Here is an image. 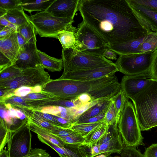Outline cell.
I'll return each instance as SVG.
<instances>
[{"instance_id": "obj_55", "label": "cell", "mask_w": 157, "mask_h": 157, "mask_svg": "<svg viewBox=\"0 0 157 157\" xmlns=\"http://www.w3.org/2000/svg\"><path fill=\"white\" fill-rule=\"evenodd\" d=\"M77 98L82 104H86L94 101L91 95L86 93L81 94Z\"/></svg>"}, {"instance_id": "obj_32", "label": "cell", "mask_w": 157, "mask_h": 157, "mask_svg": "<svg viewBox=\"0 0 157 157\" xmlns=\"http://www.w3.org/2000/svg\"><path fill=\"white\" fill-rule=\"evenodd\" d=\"M82 145L80 144L65 143L62 148L68 157H87L80 149V147Z\"/></svg>"}, {"instance_id": "obj_49", "label": "cell", "mask_w": 157, "mask_h": 157, "mask_svg": "<svg viewBox=\"0 0 157 157\" xmlns=\"http://www.w3.org/2000/svg\"><path fill=\"white\" fill-rule=\"evenodd\" d=\"M15 89H10L0 87V102L2 103L5 101L14 96Z\"/></svg>"}, {"instance_id": "obj_21", "label": "cell", "mask_w": 157, "mask_h": 157, "mask_svg": "<svg viewBox=\"0 0 157 157\" xmlns=\"http://www.w3.org/2000/svg\"><path fill=\"white\" fill-rule=\"evenodd\" d=\"M42 66L51 72L60 71L63 67V60L51 57L40 50H37Z\"/></svg>"}, {"instance_id": "obj_39", "label": "cell", "mask_w": 157, "mask_h": 157, "mask_svg": "<svg viewBox=\"0 0 157 157\" xmlns=\"http://www.w3.org/2000/svg\"><path fill=\"white\" fill-rule=\"evenodd\" d=\"M66 144H85V138L78 133L74 135L61 138Z\"/></svg>"}, {"instance_id": "obj_3", "label": "cell", "mask_w": 157, "mask_h": 157, "mask_svg": "<svg viewBox=\"0 0 157 157\" xmlns=\"http://www.w3.org/2000/svg\"><path fill=\"white\" fill-rule=\"evenodd\" d=\"M132 101L141 130L157 126V80L153 79Z\"/></svg>"}, {"instance_id": "obj_10", "label": "cell", "mask_w": 157, "mask_h": 157, "mask_svg": "<svg viewBox=\"0 0 157 157\" xmlns=\"http://www.w3.org/2000/svg\"><path fill=\"white\" fill-rule=\"evenodd\" d=\"M153 52L121 55L115 63L119 71L126 75L149 73Z\"/></svg>"}, {"instance_id": "obj_61", "label": "cell", "mask_w": 157, "mask_h": 157, "mask_svg": "<svg viewBox=\"0 0 157 157\" xmlns=\"http://www.w3.org/2000/svg\"><path fill=\"white\" fill-rule=\"evenodd\" d=\"M7 11L0 8V17H3L6 13Z\"/></svg>"}, {"instance_id": "obj_7", "label": "cell", "mask_w": 157, "mask_h": 157, "mask_svg": "<svg viewBox=\"0 0 157 157\" xmlns=\"http://www.w3.org/2000/svg\"><path fill=\"white\" fill-rule=\"evenodd\" d=\"M28 118L9 131L7 152L9 157H21L29 154L32 149L31 130Z\"/></svg>"}, {"instance_id": "obj_1", "label": "cell", "mask_w": 157, "mask_h": 157, "mask_svg": "<svg viewBox=\"0 0 157 157\" xmlns=\"http://www.w3.org/2000/svg\"><path fill=\"white\" fill-rule=\"evenodd\" d=\"M78 11L84 22L107 46L140 38L149 32L127 0H80Z\"/></svg>"}, {"instance_id": "obj_4", "label": "cell", "mask_w": 157, "mask_h": 157, "mask_svg": "<svg viewBox=\"0 0 157 157\" xmlns=\"http://www.w3.org/2000/svg\"><path fill=\"white\" fill-rule=\"evenodd\" d=\"M62 57L63 73L104 67L114 63L102 56L87 54L74 48H63Z\"/></svg>"}, {"instance_id": "obj_28", "label": "cell", "mask_w": 157, "mask_h": 157, "mask_svg": "<svg viewBox=\"0 0 157 157\" xmlns=\"http://www.w3.org/2000/svg\"><path fill=\"white\" fill-rule=\"evenodd\" d=\"M17 32L23 36L28 43H36V33L33 25L29 21L18 27Z\"/></svg>"}, {"instance_id": "obj_6", "label": "cell", "mask_w": 157, "mask_h": 157, "mask_svg": "<svg viewBox=\"0 0 157 157\" xmlns=\"http://www.w3.org/2000/svg\"><path fill=\"white\" fill-rule=\"evenodd\" d=\"M28 19L41 37L57 39L58 34L66 30L74 21L73 19L54 17L45 11L29 16Z\"/></svg>"}, {"instance_id": "obj_62", "label": "cell", "mask_w": 157, "mask_h": 157, "mask_svg": "<svg viewBox=\"0 0 157 157\" xmlns=\"http://www.w3.org/2000/svg\"><path fill=\"white\" fill-rule=\"evenodd\" d=\"M107 157H121V156H119L118 155H116L115 156H111L110 155Z\"/></svg>"}, {"instance_id": "obj_20", "label": "cell", "mask_w": 157, "mask_h": 157, "mask_svg": "<svg viewBox=\"0 0 157 157\" xmlns=\"http://www.w3.org/2000/svg\"><path fill=\"white\" fill-rule=\"evenodd\" d=\"M22 98L33 109L46 102L59 99L51 94L43 91L40 93H31Z\"/></svg>"}, {"instance_id": "obj_9", "label": "cell", "mask_w": 157, "mask_h": 157, "mask_svg": "<svg viewBox=\"0 0 157 157\" xmlns=\"http://www.w3.org/2000/svg\"><path fill=\"white\" fill-rule=\"evenodd\" d=\"M50 76L41 66L22 70L21 72L13 78L0 81V87L16 89L22 86H42L50 80Z\"/></svg>"}, {"instance_id": "obj_31", "label": "cell", "mask_w": 157, "mask_h": 157, "mask_svg": "<svg viewBox=\"0 0 157 157\" xmlns=\"http://www.w3.org/2000/svg\"><path fill=\"white\" fill-rule=\"evenodd\" d=\"M103 122L74 124L71 128L85 138Z\"/></svg>"}, {"instance_id": "obj_23", "label": "cell", "mask_w": 157, "mask_h": 157, "mask_svg": "<svg viewBox=\"0 0 157 157\" xmlns=\"http://www.w3.org/2000/svg\"><path fill=\"white\" fill-rule=\"evenodd\" d=\"M55 0H21V6L29 13L34 11H46Z\"/></svg>"}, {"instance_id": "obj_33", "label": "cell", "mask_w": 157, "mask_h": 157, "mask_svg": "<svg viewBox=\"0 0 157 157\" xmlns=\"http://www.w3.org/2000/svg\"><path fill=\"white\" fill-rule=\"evenodd\" d=\"M22 70L15 64L7 67L0 72V81L11 79L20 74Z\"/></svg>"}, {"instance_id": "obj_41", "label": "cell", "mask_w": 157, "mask_h": 157, "mask_svg": "<svg viewBox=\"0 0 157 157\" xmlns=\"http://www.w3.org/2000/svg\"><path fill=\"white\" fill-rule=\"evenodd\" d=\"M33 109L37 110L44 113L55 116H57L60 113L59 106L48 105L39 107Z\"/></svg>"}, {"instance_id": "obj_37", "label": "cell", "mask_w": 157, "mask_h": 157, "mask_svg": "<svg viewBox=\"0 0 157 157\" xmlns=\"http://www.w3.org/2000/svg\"><path fill=\"white\" fill-rule=\"evenodd\" d=\"M21 0H0V8L8 11L21 8Z\"/></svg>"}, {"instance_id": "obj_15", "label": "cell", "mask_w": 157, "mask_h": 157, "mask_svg": "<svg viewBox=\"0 0 157 157\" xmlns=\"http://www.w3.org/2000/svg\"><path fill=\"white\" fill-rule=\"evenodd\" d=\"M80 0H55L45 11L59 18L73 19L78 10Z\"/></svg>"}, {"instance_id": "obj_36", "label": "cell", "mask_w": 157, "mask_h": 157, "mask_svg": "<svg viewBox=\"0 0 157 157\" xmlns=\"http://www.w3.org/2000/svg\"><path fill=\"white\" fill-rule=\"evenodd\" d=\"M50 131L60 138L78 133L71 128H65L56 126H55Z\"/></svg>"}, {"instance_id": "obj_44", "label": "cell", "mask_w": 157, "mask_h": 157, "mask_svg": "<svg viewBox=\"0 0 157 157\" xmlns=\"http://www.w3.org/2000/svg\"><path fill=\"white\" fill-rule=\"evenodd\" d=\"M103 100H95L91 102L83 104L78 108H76V111L75 113L74 118L75 122L84 113L90 108L98 102Z\"/></svg>"}, {"instance_id": "obj_47", "label": "cell", "mask_w": 157, "mask_h": 157, "mask_svg": "<svg viewBox=\"0 0 157 157\" xmlns=\"http://www.w3.org/2000/svg\"><path fill=\"white\" fill-rule=\"evenodd\" d=\"M34 87L21 86L14 90L13 91L14 95L21 97H25L29 94L34 93Z\"/></svg>"}, {"instance_id": "obj_35", "label": "cell", "mask_w": 157, "mask_h": 157, "mask_svg": "<svg viewBox=\"0 0 157 157\" xmlns=\"http://www.w3.org/2000/svg\"><path fill=\"white\" fill-rule=\"evenodd\" d=\"M0 151L4 149L5 145L7 143L8 133L10 129H8L7 126L3 120L0 119Z\"/></svg>"}, {"instance_id": "obj_52", "label": "cell", "mask_w": 157, "mask_h": 157, "mask_svg": "<svg viewBox=\"0 0 157 157\" xmlns=\"http://www.w3.org/2000/svg\"><path fill=\"white\" fill-rule=\"evenodd\" d=\"M13 65L14 64L10 59L0 52V72Z\"/></svg>"}, {"instance_id": "obj_18", "label": "cell", "mask_w": 157, "mask_h": 157, "mask_svg": "<svg viewBox=\"0 0 157 157\" xmlns=\"http://www.w3.org/2000/svg\"><path fill=\"white\" fill-rule=\"evenodd\" d=\"M147 34L140 38L128 42L108 46L107 49L114 51L119 56L139 53L138 48L143 42Z\"/></svg>"}, {"instance_id": "obj_60", "label": "cell", "mask_w": 157, "mask_h": 157, "mask_svg": "<svg viewBox=\"0 0 157 157\" xmlns=\"http://www.w3.org/2000/svg\"><path fill=\"white\" fill-rule=\"evenodd\" d=\"M0 157H9L7 150L3 149L0 151Z\"/></svg>"}, {"instance_id": "obj_29", "label": "cell", "mask_w": 157, "mask_h": 157, "mask_svg": "<svg viewBox=\"0 0 157 157\" xmlns=\"http://www.w3.org/2000/svg\"><path fill=\"white\" fill-rule=\"evenodd\" d=\"M128 99L121 89L112 98L116 112L117 124L121 114Z\"/></svg>"}, {"instance_id": "obj_24", "label": "cell", "mask_w": 157, "mask_h": 157, "mask_svg": "<svg viewBox=\"0 0 157 157\" xmlns=\"http://www.w3.org/2000/svg\"><path fill=\"white\" fill-rule=\"evenodd\" d=\"M72 25L66 30L60 32L58 38L62 44L63 48H74L76 42L75 29Z\"/></svg>"}, {"instance_id": "obj_53", "label": "cell", "mask_w": 157, "mask_h": 157, "mask_svg": "<svg viewBox=\"0 0 157 157\" xmlns=\"http://www.w3.org/2000/svg\"><path fill=\"white\" fill-rule=\"evenodd\" d=\"M16 32V30L8 27L5 26L0 29V40L7 38Z\"/></svg>"}, {"instance_id": "obj_14", "label": "cell", "mask_w": 157, "mask_h": 157, "mask_svg": "<svg viewBox=\"0 0 157 157\" xmlns=\"http://www.w3.org/2000/svg\"><path fill=\"white\" fill-rule=\"evenodd\" d=\"M134 13L142 25L149 32L157 33V12L127 0Z\"/></svg>"}, {"instance_id": "obj_40", "label": "cell", "mask_w": 157, "mask_h": 157, "mask_svg": "<svg viewBox=\"0 0 157 157\" xmlns=\"http://www.w3.org/2000/svg\"><path fill=\"white\" fill-rule=\"evenodd\" d=\"M30 121L35 123L50 131L55 126L50 123L38 117L33 113L29 118Z\"/></svg>"}, {"instance_id": "obj_27", "label": "cell", "mask_w": 157, "mask_h": 157, "mask_svg": "<svg viewBox=\"0 0 157 157\" xmlns=\"http://www.w3.org/2000/svg\"><path fill=\"white\" fill-rule=\"evenodd\" d=\"M157 49V33L151 32L138 48L139 53L153 52Z\"/></svg>"}, {"instance_id": "obj_19", "label": "cell", "mask_w": 157, "mask_h": 157, "mask_svg": "<svg viewBox=\"0 0 157 157\" xmlns=\"http://www.w3.org/2000/svg\"><path fill=\"white\" fill-rule=\"evenodd\" d=\"M28 119V125L31 131L60 147H63L65 143L60 138L53 134L49 130L41 127Z\"/></svg>"}, {"instance_id": "obj_45", "label": "cell", "mask_w": 157, "mask_h": 157, "mask_svg": "<svg viewBox=\"0 0 157 157\" xmlns=\"http://www.w3.org/2000/svg\"><path fill=\"white\" fill-rule=\"evenodd\" d=\"M37 137L41 142L55 150L60 157H68L66 152L62 148L56 145L39 135H37Z\"/></svg>"}, {"instance_id": "obj_58", "label": "cell", "mask_w": 157, "mask_h": 157, "mask_svg": "<svg viewBox=\"0 0 157 157\" xmlns=\"http://www.w3.org/2000/svg\"><path fill=\"white\" fill-rule=\"evenodd\" d=\"M17 36L20 49H22L28 42L23 36L17 32Z\"/></svg>"}, {"instance_id": "obj_56", "label": "cell", "mask_w": 157, "mask_h": 157, "mask_svg": "<svg viewBox=\"0 0 157 157\" xmlns=\"http://www.w3.org/2000/svg\"><path fill=\"white\" fill-rule=\"evenodd\" d=\"M102 56L106 58L109 60H116L117 54L114 51L110 49H106L103 52Z\"/></svg>"}, {"instance_id": "obj_34", "label": "cell", "mask_w": 157, "mask_h": 157, "mask_svg": "<svg viewBox=\"0 0 157 157\" xmlns=\"http://www.w3.org/2000/svg\"><path fill=\"white\" fill-rule=\"evenodd\" d=\"M104 120L105 122L108 125L115 123L118 124L117 121L116 112L112 100L106 112Z\"/></svg>"}, {"instance_id": "obj_57", "label": "cell", "mask_w": 157, "mask_h": 157, "mask_svg": "<svg viewBox=\"0 0 157 157\" xmlns=\"http://www.w3.org/2000/svg\"><path fill=\"white\" fill-rule=\"evenodd\" d=\"M0 26L8 27L13 28L17 31L18 27L11 23L4 17H0Z\"/></svg>"}, {"instance_id": "obj_59", "label": "cell", "mask_w": 157, "mask_h": 157, "mask_svg": "<svg viewBox=\"0 0 157 157\" xmlns=\"http://www.w3.org/2000/svg\"><path fill=\"white\" fill-rule=\"evenodd\" d=\"M8 111L9 115L11 118H17V112L15 108L12 107Z\"/></svg>"}, {"instance_id": "obj_22", "label": "cell", "mask_w": 157, "mask_h": 157, "mask_svg": "<svg viewBox=\"0 0 157 157\" xmlns=\"http://www.w3.org/2000/svg\"><path fill=\"white\" fill-rule=\"evenodd\" d=\"M112 98L101 101L94 105L80 116L74 124H78L82 121L96 116L107 110Z\"/></svg>"}, {"instance_id": "obj_5", "label": "cell", "mask_w": 157, "mask_h": 157, "mask_svg": "<svg viewBox=\"0 0 157 157\" xmlns=\"http://www.w3.org/2000/svg\"><path fill=\"white\" fill-rule=\"evenodd\" d=\"M117 126L124 146L144 145L134 107L128 101L121 114Z\"/></svg>"}, {"instance_id": "obj_48", "label": "cell", "mask_w": 157, "mask_h": 157, "mask_svg": "<svg viewBox=\"0 0 157 157\" xmlns=\"http://www.w3.org/2000/svg\"><path fill=\"white\" fill-rule=\"evenodd\" d=\"M50 155L46 150L40 148H33L29 153L21 157H50Z\"/></svg>"}, {"instance_id": "obj_17", "label": "cell", "mask_w": 157, "mask_h": 157, "mask_svg": "<svg viewBox=\"0 0 157 157\" xmlns=\"http://www.w3.org/2000/svg\"><path fill=\"white\" fill-rule=\"evenodd\" d=\"M19 50L17 32L7 38L0 40V52L10 59L14 64L18 59Z\"/></svg>"}, {"instance_id": "obj_54", "label": "cell", "mask_w": 157, "mask_h": 157, "mask_svg": "<svg viewBox=\"0 0 157 157\" xmlns=\"http://www.w3.org/2000/svg\"><path fill=\"white\" fill-rule=\"evenodd\" d=\"M144 155V157H157V143L153 144L146 148Z\"/></svg>"}, {"instance_id": "obj_46", "label": "cell", "mask_w": 157, "mask_h": 157, "mask_svg": "<svg viewBox=\"0 0 157 157\" xmlns=\"http://www.w3.org/2000/svg\"><path fill=\"white\" fill-rule=\"evenodd\" d=\"M135 3L157 12V0H132Z\"/></svg>"}, {"instance_id": "obj_2", "label": "cell", "mask_w": 157, "mask_h": 157, "mask_svg": "<svg viewBox=\"0 0 157 157\" xmlns=\"http://www.w3.org/2000/svg\"><path fill=\"white\" fill-rule=\"evenodd\" d=\"M121 89V83L114 74L91 81L51 79L43 86L42 91L59 99L71 100L86 93L94 101H101L113 98Z\"/></svg>"}, {"instance_id": "obj_11", "label": "cell", "mask_w": 157, "mask_h": 157, "mask_svg": "<svg viewBox=\"0 0 157 157\" xmlns=\"http://www.w3.org/2000/svg\"><path fill=\"white\" fill-rule=\"evenodd\" d=\"M94 145L98 146L100 153L95 157H107L113 153L119 154L124 146L117 124L109 125L105 134Z\"/></svg>"}, {"instance_id": "obj_51", "label": "cell", "mask_w": 157, "mask_h": 157, "mask_svg": "<svg viewBox=\"0 0 157 157\" xmlns=\"http://www.w3.org/2000/svg\"><path fill=\"white\" fill-rule=\"evenodd\" d=\"M149 73L152 79L157 80V49L153 52L152 63Z\"/></svg>"}, {"instance_id": "obj_16", "label": "cell", "mask_w": 157, "mask_h": 157, "mask_svg": "<svg viewBox=\"0 0 157 157\" xmlns=\"http://www.w3.org/2000/svg\"><path fill=\"white\" fill-rule=\"evenodd\" d=\"M37 50L36 43H27L23 48L20 49L15 64L22 70L42 66Z\"/></svg>"}, {"instance_id": "obj_30", "label": "cell", "mask_w": 157, "mask_h": 157, "mask_svg": "<svg viewBox=\"0 0 157 157\" xmlns=\"http://www.w3.org/2000/svg\"><path fill=\"white\" fill-rule=\"evenodd\" d=\"M83 104L77 98L71 100L58 99L55 101L46 102L43 104L41 106L48 105L61 106L68 108H77Z\"/></svg>"}, {"instance_id": "obj_38", "label": "cell", "mask_w": 157, "mask_h": 157, "mask_svg": "<svg viewBox=\"0 0 157 157\" xmlns=\"http://www.w3.org/2000/svg\"><path fill=\"white\" fill-rule=\"evenodd\" d=\"M119 154L121 157H144L136 147L124 146Z\"/></svg>"}, {"instance_id": "obj_13", "label": "cell", "mask_w": 157, "mask_h": 157, "mask_svg": "<svg viewBox=\"0 0 157 157\" xmlns=\"http://www.w3.org/2000/svg\"><path fill=\"white\" fill-rule=\"evenodd\" d=\"M153 79L150 73L124 76L121 82V89L132 101Z\"/></svg>"}, {"instance_id": "obj_25", "label": "cell", "mask_w": 157, "mask_h": 157, "mask_svg": "<svg viewBox=\"0 0 157 157\" xmlns=\"http://www.w3.org/2000/svg\"><path fill=\"white\" fill-rule=\"evenodd\" d=\"M28 16L21 7L7 11L3 17L18 27L29 21Z\"/></svg>"}, {"instance_id": "obj_42", "label": "cell", "mask_w": 157, "mask_h": 157, "mask_svg": "<svg viewBox=\"0 0 157 157\" xmlns=\"http://www.w3.org/2000/svg\"><path fill=\"white\" fill-rule=\"evenodd\" d=\"M0 119L3 120L8 128L10 129V128L13 125V118L9 116L8 110L3 105L0 104Z\"/></svg>"}, {"instance_id": "obj_12", "label": "cell", "mask_w": 157, "mask_h": 157, "mask_svg": "<svg viewBox=\"0 0 157 157\" xmlns=\"http://www.w3.org/2000/svg\"><path fill=\"white\" fill-rule=\"evenodd\" d=\"M118 71L115 63L105 67L63 73L59 79L91 81L115 74Z\"/></svg>"}, {"instance_id": "obj_26", "label": "cell", "mask_w": 157, "mask_h": 157, "mask_svg": "<svg viewBox=\"0 0 157 157\" xmlns=\"http://www.w3.org/2000/svg\"><path fill=\"white\" fill-rule=\"evenodd\" d=\"M108 127L105 122L101 123L85 137V145L91 146L97 143L105 134Z\"/></svg>"}, {"instance_id": "obj_43", "label": "cell", "mask_w": 157, "mask_h": 157, "mask_svg": "<svg viewBox=\"0 0 157 157\" xmlns=\"http://www.w3.org/2000/svg\"><path fill=\"white\" fill-rule=\"evenodd\" d=\"M33 111L34 114L49 122L54 126L63 128L62 125L52 115L44 113L36 110L33 109Z\"/></svg>"}, {"instance_id": "obj_8", "label": "cell", "mask_w": 157, "mask_h": 157, "mask_svg": "<svg viewBox=\"0 0 157 157\" xmlns=\"http://www.w3.org/2000/svg\"><path fill=\"white\" fill-rule=\"evenodd\" d=\"M75 29V49L84 53L102 56L107 45L83 21Z\"/></svg>"}, {"instance_id": "obj_50", "label": "cell", "mask_w": 157, "mask_h": 157, "mask_svg": "<svg viewBox=\"0 0 157 157\" xmlns=\"http://www.w3.org/2000/svg\"><path fill=\"white\" fill-rule=\"evenodd\" d=\"M107 110L104 111L98 115L82 121L78 124L82 123H93L105 122V117Z\"/></svg>"}]
</instances>
